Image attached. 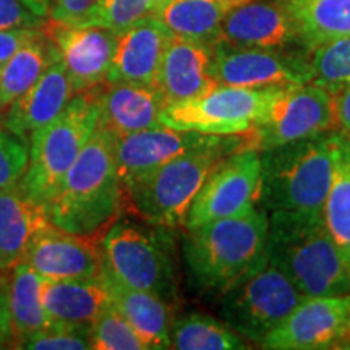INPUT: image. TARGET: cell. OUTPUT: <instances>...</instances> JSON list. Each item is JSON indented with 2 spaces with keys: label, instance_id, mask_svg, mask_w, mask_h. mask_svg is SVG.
I'll return each instance as SVG.
<instances>
[{
  "label": "cell",
  "instance_id": "6da1fadb",
  "mask_svg": "<svg viewBox=\"0 0 350 350\" xmlns=\"http://www.w3.org/2000/svg\"><path fill=\"white\" fill-rule=\"evenodd\" d=\"M266 209L216 219L183 235V260L191 287L203 295L222 297L268 265Z\"/></svg>",
  "mask_w": 350,
  "mask_h": 350
},
{
  "label": "cell",
  "instance_id": "7a4b0ae2",
  "mask_svg": "<svg viewBox=\"0 0 350 350\" xmlns=\"http://www.w3.org/2000/svg\"><path fill=\"white\" fill-rule=\"evenodd\" d=\"M116 138L100 126L65 174L46 211L51 224L70 234L96 237L122 211Z\"/></svg>",
  "mask_w": 350,
  "mask_h": 350
},
{
  "label": "cell",
  "instance_id": "3957f363",
  "mask_svg": "<svg viewBox=\"0 0 350 350\" xmlns=\"http://www.w3.org/2000/svg\"><path fill=\"white\" fill-rule=\"evenodd\" d=\"M240 150H245V135H230L174 157L122 188V209L152 226H185L188 209L211 170Z\"/></svg>",
  "mask_w": 350,
  "mask_h": 350
},
{
  "label": "cell",
  "instance_id": "277c9868",
  "mask_svg": "<svg viewBox=\"0 0 350 350\" xmlns=\"http://www.w3.org/2000/svg\"><path fill=\"white\" fill-rule=\"evenodd\" d=\"M266 252L305 297L350 294V274L321 216L271 211Z\"/></svg>",
  "mask_w": 350,
  "mask_h": 350
},
{
  "label": "cell",
  "instance_id": "5b68a950",
  "mask_svg": "<svg viewBox=\"0 0 350 350\" xmlns=\"http://www.w3.org/2000/svg\"><path fill=\"white\" fill-rule=\"evenodd\" d=\"M339 131L260 151V204L268 211L321 216L329 191Z\"/></svg>",
  "mask_w": 350,
  "mask_h": 350
},
{
  "label": "cell",
  "instance_id": "8992f818",
  "mask_svg": "<svg viewBox=\"0 0 350 350\" xmlns=\"http://www.w3.org/2000/svg\"><path fill=\"white\" fill-rule=\"evenodd\" d=\"M103 271L125 286L150 292L172 306L178 299L172 229L113 221L100 235Z\"/></svg>",
  "mask_w": 350,
  "mask_h": 350
},
{
  "label": "cell",
  "instance_id": "52a82bcc",
  "mask_svg": "<svg viewBox=\"0 0 350 350\" xmlns=\"http://www.w3.org/2000/svg\"><path fill=\"white\" fill-rule=\"evenodd\" d=\"M99 122V86L75 94L54 120L29 135L28 167L18 185L47 206Z\"/></svg>",
  "mask_w": 350,
  "mask_h": 350
},
{
  "label": "cell",
  "instance_id": "ba28073f",
  "mask_svg": "<svg viewBox=\"0 0 350 350\" xmlns=\"http://www.w3.org/2000/svg\"><path fill=\"white\" fill-rule=\"evenodd\" d=\"M306 297L275 266L268 265L221 297L219 317L247 342L266 338Z\"/></svg>",
  "mask_w": 350,
  "mask_h": 350
},
{
  "label": "cell",
  "instance_id": "9c48e42d",
  "mask_svg": "<svg viewBox=\"0 0 350 350\" xmlns=\"http://www.w3.org/2000/svg\"><path fill=\"white\" fill-rule=\"evenodd\" d=\"M275 90L216 85L198 98L167 104L161 125L217 137L247 135L265 117Z\"/></svg>",
  "mask_w": 350,
  "mask_h": 350
},
{
  "label": "cell",
  "instance_id": "30bf717a",
  "mask_svg": "<svg viewBox=\"0 0 350 350\" xmlns=\"http://www.w3.org/2000/svg\"><path fill=\"white\" fill-rule=\"evenodd\" d=\"M332 130L331 94L305 83L274 91L265 117L245 135V150L265 151Z\"/></svg>",
  "mask_w": 350,
  "mask_h": 350
},
{
  "label": "cell",
  "instance_id": "8fae6325",
  "mask_svg": "<svg viewBox=\"0 0 350 350\" xmlns=\"http://www.w3.org/2000/svg\"><path fill=\"white\" fill-rule=\"evenodd\" d=\"M261 157L256 150L226 156L211 170L188 209L185 227L195 229L216 219L242 216L260 204Z\"/></svg>",
  "mask_w": 350,
  "mask_h": 350
},
{
  "label": "cell",
  "instance_id": "7c38bea8",
  "mask_svg": "<svg viewBox=\"0 0 350 350\" xmlns=\"http://www.w3.org/2000/svg\"><path fill=\"white\" fill-rule=\"evenodd\" d=\"M261 347L273 350H349L350 294L306 297Z\"/></svg>",
  "mask_w": 350,
  "mask_h": 350
},
{
  "label": "cell",
  "instance_id": "4fadbf2b",
  "mask_svg": "<svg viewBox=\"0 0 350 350\" xmlns=\"http://www.w3.org/2000/svg\"><path fill=\"white\" fill-rule=\"evenodd\" d=\"M213 73L217 85L252 88H287L310 83L308 51H271L213 44Z\"/></svg>",
  "mask_w": 350,
  "mask_h": 350
},
{
  "label": "cell",
  "instance_id": "5bb4252c",
  "mask_svg": "<svg viewBox=\"0 0 350 350\" xmlns=\"http://www.w3.org/2000/svg\"><path fill=\"white\" fill-rule=\"evenodd\" d=\"M44 29L59 51L73 93H85L107 81L117 33L100 26L62 25L51 20Z\"/></svg>",
  "mask_w": 350,
  "mask_h": 350
},
{
  "label": "cell",
  "instance_id": "9a60e30c",
  "mask_svg": "<svg viewBox=\"0 0 350 350\" xmlns=\"http://www.w3.org/2000/svg\"><path fill=\"white\" fill-rule=\"evenodd\" d=\"M216 42L245 49L287 51L295 46L304 47L282 0H247L232 8L222 21Z\"/></svg>",
  "mask_w": 350,
  "mask_h": 350
},
{
  "label": "cell",
  "instance_id": "2e32d148",
  "mask_svg": "<svg viewBox=\"0 0 350 350\" xmlns=\"http://www.w3.org/2000/svg\"><path fill=\"white\" fill-rule=\"evenodd\" d=\"M219 138L217 135L174 130L164 125L116 138L113 151L122 188L139 180L174 157Z\"/></svg>",
  "mask_w": 350,
  "mask_h": 350
},
{
  "label": "cell",
  "instance_id": "e0dca14e",
  "mask_svg": "<svg viewBox=\"0 0 350 350\" xmlns=\"http://www.w3.org/2000/svg\"><path fill=\"white\" fill-rule=\"evenodd\" d=\"M23 260L42 279H96L103 271L99 245L93 237L65 232L54 224L39 230Z\"/></svg>",
  "mask_w": 350,
  "mask_h": 350
},
{
  "label": "cell",
  "instance_id": "ac0fdd59",
  "mask_svg": "<svg viewBox=\"0 0 350 350\" xmlns=\"http://www.w3.org/2000/svg\"><path fill=\"white\" fill-rule=\"evenodd\" d=\"M213 62V44L172 36L161 60L154 86L167 104L198 98L217 85Z\"/></svg>",
  "mask_w": 350,
  "mask_h": 350
},
{
  "label": "cell",
  "instance_id": "d6986e66",
  "mask_svg": "<svg viewBox=\"0 0 350 350\" xmlns=\"http://www.w3.org/2000/svg\"><path fill=\"white\" fill-rule=\"evenodd\" d=\"M167 106L154 85L106 81L99 86L98 126L120 138L161 126V113Z\"/></svg>",
  "mask_w": 350,
  "mask_h": 350
},
{
  "label": "cell",
  "instance_id": "ffe728a7",
  "mask_svg": "<svg viewBox=\"0 0 350 350\" xmlns=\"http://www.w3.org/2000/svg\"><path fill=\"white\" fill-rule=\"evenodd\" d=\"M172 34L154 15H148L117 34L107 81L156 85L161 60Z\"/></svg>",
  "mask_w": 350,
  "mask_h": 350
},
{
  "label": "cell",
  "instance_id": "44dd1931",
  "mask_svg": "<svg viewBox=\"0 0 350 350\" xmlns=\"http://www.w3.org/2000/svg\"><path fill=\"white\" fill-rule=\"evenodd\" d=\"M75 96L62 60L47 67L34 85L3 111L0 124L13 135L26 139L34 130L54 120Z\"/></svg>",
  "mask_w": 350,
  "mask_h": 350
},
{
  "label": "cell",
  "instance_id": "7402d4cb",
  "mask_svg": "<svg viewBox=\"0 0 350 350\" xmlns=\"http://www.w3.org/2000/svg\"><path fill=\"white\" fill-rule=\"evenodd\" d=\"M111 305L142 339L146 350L170 349V306L150 292L129 287L100 271Z\"/></svg>",
  "mask_w": 350,
  "mask_h": 350
},
{
  "label": "cell",
  "instance_id": "603a6c76",
  "mask_svg": "<svg viewBox=\"0 0 350 350\" xmlns=\"http://www.w3.org/2000/svg\"><path fill=\"white\" fill-rule=\"evenodd\" d=\"M42 306L51 323L91 326L111 297L103 279H42Z\"/></svg>",
  "mask_w": 350,
  "mask_h": 350
},
{
  "label": "cell",
  "instance_id": "cb8c5ba5",
  "mask_svg": "<svg viewBox=\"0 0 350 350\" xmlns=\"http://www.w3.org/2000/svg\"><path fill=\"white\" fill-rule=\"evenodd\" d=\"M46 206L13 185L0 190V261L12 268L23 260L34 235L49 226Z\"/></svg>",
  "mask_w": 350,
  "mask_h": 350
},
{
  "label": "cell",
  "instance_id": "d4e9b609",
  "mask_svg": "<svg viewBox=\"0 0 350 350\" xmlns=\"http://www.w3.org/2000/svg\"><path fill=\"white\" fill-rule=\"evenodd\" d=\"M243 2L247 0H169L151 15L172 36L214 44L227 13Z\"/></svg>",
  "mask_w": 350,
  "mask_h": 350
},
{
  "label": "cell",
  "instance_id": "484cf974",
  "mask_svg": "<svg viewBox=\"0 0 350 350\" xmlns=\"http://www.w3.org/2000/svg\"><path fill=\"white\" fill-rule=\"evenodd\" d=\"M12 345L20 349L25 339L51 325L42 306V278L25 260L10 269L8 287Z\"/></svg>",
  "mask_w": 350,
  "mask_h": 350
},
{
  "label": "cell",
  "instance_id": "4316f807",
  "mask_svg": "<svg viewBox=\"0 0 350 350\" xmlns=\"http://www.w3.org/2000/svg\"><path fill=\"white\" fill-rule=\"evenodd\" d=\"M306 51L350 36V0H282Z\"/></svg>",
  "mask_w": 350,
  "mask_h": 350
},
{
  "label": "cell",
  "instance_id": "83f0119b",
  "mask_svg": "<svg viewBox=\"0 0 350 350\" xmlns=\"http://www.w3.org/2000/svg\"><path fill=\"white\" fill-rule=\"evenodd\" d=\"M57 59L60 55L55 44L46 29H39L36 36L21 46L0 68V112L25 94Z\"/></svg>",
  "mask_w": 350,
  "mask_h": 350
},
{
  "label": "cell",
  "instance_id": "f1b7e54d",
  "mask_svg": "<svg viewBox=\"0 0 350 350\" xmlns=\"http://www.w3.org/2000/svg\"><path fill=\"white\" fill-rule=\"evenodd\" d=\"M323 222L350 274V139L340 133Z\"/></svg>",
  "mask_w": 350,
  "mask_h": 350
},
{
  "label": "cell",
  "instance_id": "f546056e",
  "mask_svg": "<svg viewBox=\"0 0 350 350\" xmlns=\"http://www.w3.org/2000/svg\"><path fill=\"white\" fill-rule=\"evenodd\" d=\"M170 347L178 350H242L247 340L222 321L201 313L183 314L170 325Z\"/></svg>",
  "mask_w": 350,
  "mask_h": 350
},
{
  "label": "cell",
  "instance_id": "4dcf8cb0",
  "mask_svg": "<svg viewBox=\"0 0 350 350\" xmlns=\"http://www.w3.org/2000/svg\"><path fill=\"white\" fill-rule=\"evenodd\" d=\"M310 83L327 91L350 85V36L321 44L306 52Z\"/></svg>",
  "mask_w": 350,
  "mask_h": 350
},
{
  "label": "cell",
  "instance_id": "1f68e13d",
  "mask_svg": "<svg viewBox=\"0 0 350 350\" xmlns=\"http://www.w3.org/2000/svg\"><path fill=\"white\" fill-rule=\"evenodd\" d=\"M154 0H100L81 20V26H100L122 33L152 13Z\"/></svg>",
  "mask_w": 350,
  "mask_h": 350
},
{
  "label": "cell",
  "instance_id": "d6a6232c",
  "mask_svg": "<svg viewBox=\"0 0 350 350\" xmlns=\"http://www.w3.org/2000/svg\"><path fill=\"white\" fill-rule=\"evenodd\" d=\"M91 349L146 350L129 321L113 306H107L91 325Z\"/></svg>",
  "mask_w": 350,
  "mask_h": 350
},
{
  "label": "cell",
  "instance_id": "836d02e7",
  "mask_svg": "<svg viewBox=\"0 0 350 350\" xmlns=\"http://www.w3.org/2000/svg\"><path fill=\"white\" fill-rule=\"evenodd\" d=\"M20 349L31 350H86L91 349V326L51 323L23 340Z\"/></svg>",
  "mask_w": 350,
  "mask_h": 350
},
{
  "label": "cell",
  "instance_id": "e575fe53",
  "mask_svg": "<svg viewBox=\"0 0 350 350\" xmlns=\"http://www.w3.org/2000/svg\"><path fill=\"white\" fill-rule=\"evenodd\" d=\"M28 157L26 139L13 135L0 124V190L18 185L28 167Z\"/></svg>",
  "mask_w": 350,
  "mask_h": 350
},
{
  "label": "cell",
  "instance_id": "d590c367",
  "mask_svg": "<svg viewBox=\"0 0 350 350\" xmlns=\"http://www.w3.org/2000/svg\"><path fill=\"white\" fill-rule=\"evenodd\" d=\"M49 18L34 13L23 0H0V31L10 29H39Z\"/></svg>",
  "mask_w": 350,
  "mask_h": 350
},
{
  "label": "cell",
  "instance_id": "8d00e7d4",
  "mask_svg": "<svg viewBox=\"0 0 350 350\" xmlns=\"http://www.w3.org/2000/svg\"><path fill=\"white\" fill-rule=\"evenodd\" d=\"M100 0H51L49 20L62 25H80Z\"/></svg>",
  "mask_w": 350,
  "mask_h": 350
},
{
  "label": "cell",
  "instance_id": "74e56055",
  "mask_svg": "<svg viewBox=\"0 0 350 350\" xmlns=\"http://www.w3.org/2000/svg\"><path fill=\"white\" fill-rule=\"evenodd\" d=\"M332 130L339 131L350 139V85H344L329 91Z\"/></svg>",
  "mask_w": 350,
  "mask_h": 350
},
{
  "label": "cell",
  "instance_id": "f35d334b",
  "mask_svg": "<svg viewBox=\"0 0 350 350\" xmlns=\"http://www.w3.org/2000/svg\"><path fill=\"white\" fill-rule=\"evenodd\" d=\"M10 269L0 268V349L12 344L10 308H8V287H10Z\"/></svg>",
  "mask_w": 350,
  "mask_h": 350
},
{
  "label": "cell",
  "instance_id": "ab89813d",
  "mask_svg": "<svg viewBox=\"0 0 350 350\" xmlns=\"http://www.w3.org/2000/svg\"><path fill=\"white\" fill-rule=\"evenodd\" d=\"M39 29H10V31H0V68L8 62V59L21 46H25L29 39L36 36Z\"/></svg>",
  "mask_w": 350,
  "mask_h": 350
},
{
  "label": "cell",
  "instance_id": "60d3db41",
  "mask_svg": "<svg viewBox=\"0 0 350 350\" xmlns=\"http://www.w3.org/2000/svg\"><path fill=\"white\" fill-rule=\"evenodd\" d=\"M34 13L44 16V18H49V8H51V0H23Z\"/></svg>",
  "mask_w": 350,
  "mask_h": 350
},
{
  "label": "cell",
  "instance_id": "b9f144b4",
  "mask_svg": "<svg viewBox=\"0 0 350 350\" xmlns=\"http://www.w3.org/2000/svg\"><path fill=\"white\" fill-rule=\"evenodd\" d=\"M167 2H169V0H154V2H152V13L159 10L161 7H164Z\"/></svg>",
  "mask_w": 350,
  "mask_h": 350
},
{
  "label": "cell",
  "instance_id": "7bdbcfd3",
  "mask_svg": "<svg viewBox=\"0 0 350 350\" xmlns=\"http://www.w3.org/2000/svg\"><path fill=\"white\" fill-rule=\"evenodd\" d=\"M0 268H7V266H3V262L0 261Z\"/></svg>",
  "mask_w": 350,
  "mask_h": 350
},
{
  "label": "cell",
  "instance_id": "ee69618b",
  "mask_svg": "<svg viewBox=\"0 0 350 350\" xmlns=\"http://www.w3.org/2000/svg\"><path fill=\"white\" fill-rule=\"evenodd\" d=\"M349 350H350V347H349Z\"/></svg>",
  "mask_w": 350,
  "mask_h": 350
}]
</instances>
